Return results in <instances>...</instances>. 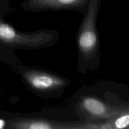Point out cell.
<instances>
[{
    "label": "cell",
    "mask_w": 129,
    "mask_h": 129,
    "mask_svg": "<svg viewBox=\"0 0 129 129\" xmlns=\"http://www.w3.org/2000/svg\"><path fill=\"white\" fill-rule=\"evenodd\" d=\"M52 39V35L44 31L32 34L20 32L0 20V42L6 45L33 49L48 44Z\"/></svg>",
    "instance_id": "6da1fadb"
},
{
    "label": "cell",
    "mask_w": 129,
    "mask_h": 129,
    "mask_svg": "<svg viewBox=\"0 0 129 129\" xmlns=\"http://www.w3.org/2000/svg\"><path fill=\"white\" fill-rule=\"evenodd\" d=\"M100 0H90L88 12L81 28L78 37L79 51L84 59L93 57L98 46L96 21Z\"/></svg>",
    "instance_id": "7a4b0ae2"
},
{
    "label": "cell",
    "mask_w": 129,
    "mask_h": 129,
    "mask_svg": "<svg viewBox=\"0 0 129 129\" xmlns=\"http://www.w3.org/2000/svg\"><path fill=\"white\" fill-rule=\"evenodd\" d=\"M23 76L28 83L37 90H53L65 84V81L61 78L44 72L29 71L25 72Z\"/></svg>",
    "instance_id": "3957f363"
},
{
    "label": "cell",
    "mask_w": 129,
    "mask_h": 129,
    "mask_svg": "<svg viewBox=\"0 0 129 129\" xmlns=\"http://www.w3.org/2000/svg\"><path fill=\"white\" fill-rule=\"evenodd\" d=\"M88 0H30L29 6L33 9H64L78 7Z\"/></svg>",
    "instance_id": "277c9868"
},
{
    "label": "cell",
    "mask_w": 129,
    "mask_h": 129,
    "mask_svg": "<svg viewBox=\"0 0 129 129\" xmlns=\"http://www.w3.org/2000/svg\"><path fill=\"white\" fill-rule=\"evenodd\" d=\"M84 109L88 113L99 118H110L113 117L112 110L99 100L88 97L83 100L82 103Z\"/></svg>",
    "instance_id": "5b68a950"
},
{
    "label": "cell",
    "mask_w": 129,
    "mask_h": 129,
    "mask_svg": "<svg viewBox=\"0 0 129 129\" xmlns=\"http://www.w3.org/2000/svg\"><path fill=\"white\" fill-rule=\"evenodd\" d=\"M13 127L25 129H50L57 128V127H54L52 124L49 122L40 120L24 121L13 125Z\"/></svg>",
    "instance_id": "8992f818"
},
{
    "label": "cell",
    "mask_w": 129,
    "mask_h": 129,
    "mask_svg": "<svg viewBox=\"0 0 129 129\" xmlns=\"http://www.w3.org/2000/svg\"><path fill=\"white\" fill-rule=\"evenodd\" d=\"M129 124V116L128 114L123 115L117 118L115 122V125L117 128L122 129L126 128Z\"/></svg>",
    "instance_id": "52a82bcc"
},
{
    "label": "cell",
    "mask_w": 129,
    "mask_h": 129,
    "mask_svg": "<svg viewBox=\"0 0 129 129\" xmlns=\"http://www.w3.org/2000/svg\"><path fill=\"white\" fill-rule=\"evenodd\" d=\"M5 121L3 120L0 119V129H2L5 127Z\"/></svg>",
    "instance_id": "ba28073f"
}]
</instances>
